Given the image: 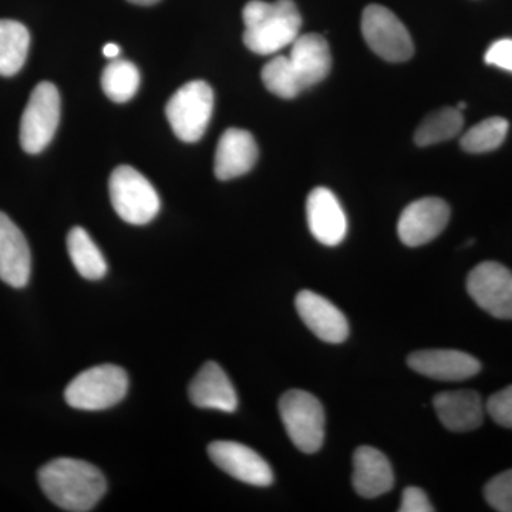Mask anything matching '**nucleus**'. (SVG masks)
I'll return each instance as SVG.
<instances>
[{"label": "nucleus", "mask_w": 512, "mask_h": 512, "mask_svg": "<svg viewBox=\"0 0 512 512\" xmlns=\"http://www.w3.org/2000/svg\"><path fill=\"white\" fill-rule=\"evenodd\" d=\"M485 412L498 426L512 429V386L494 393L485 404Z\"/></svg>", "instance_id": "cd10ccee"}, {"label": "nucleus", "mask_w": 512, "mask_h": 512, "mask_svg": "<svg viewBox=\"0 0 512 512\" xmlns=\"http://www.w3.org/2000/svg\"><path fill=\"white\" fill-rule=\"evenodd\" d=\"M288 57L302 90L323 82L332 69L329 43L316 33L296 37Z\"/></svg>", "instance_id": "a211bd4d"}, {"label": "nucleus", "mask_w": 512, "mask_h": 512, "mask_svg": "<svg viewBox=\"0 0 512 512\" xmlns=\"http://www.w3.org/2000/svg\"><path fill=\"white\" fill-rule=\"evenodd\" d=\"M306 217L313 237L326 247H336L348 234L345 211L328 188L318 187L309 194Z\"/></svg>", "instance_id": "4468645a"}, {"label": "nucleus", "mask_w": 512, "mask_h": 512, "mask_svg": "<svg viewBox=\"0 0 512 512\" xmlns=\"http://www.w3.org/2000/svg\"><path fill=\"white\" fill-rule=\"evenodd\" d=\"M60 121V94L55 84H37L20 120V146L28 154H39L55 137Z\"/></svg>", "instance_id": "0eeeda50"}, {"label": "nucleus", "mask_w": 512, "mask_h": 512, "mask_svg": "<svg viewBox=\"0 0 512 512\" xmlns=\"http://www.w3.org/2000/svg\"><path fill=\"white\" fill-rule=\"evenodd\" d=\"M362 33L370 49L387 62H407L413 57L414 45L409 30L392 10L384 6H367L362 16Z\"/></svg>", "instance_id": "6e6552de"}, {"label": "nucleus", "mask_w": 512, "mask_h": 512, "mask_svg": "<svg viewBox=\"0 0 512 512\" xmlns=\"http://www.w3.org/2000/svg\"><path fill=\"white\" fill-rule=\"evenodd\" d=\"M212 111L214 92L202 80L185 83L173 94L165 107L168 123L175 136L185 143H197L207 131Z\"/></svg>", "instance_id": "39448f33"}, {"label": "nucleus", "mask_w": 512, "mask_h": 512, "mask_svg": "<svg viewBox=\"0 0 512 512\" xmlns=\"http://www.w3.org/2000/svg\"><path fill=\"white\" fill-rule=\"evenodd\" d=\"M464 126V117L457 107H444L429 114L414 134L419 147L434 146L458 136Z\"/></svg>", "instance_id": "5701e85b"}, {"label": "nucleus", "mask_w": 512, "mask_h": 512, "mask_svg": "<svg viewBox=\"0 0 512 512\" xmlns=\"http://www.w3.org/2000/svg\"><path fill=\"white\" fill-rule=\"evenodd\" d=\"M484 497L495 511L512 512V470L504 471L488 481Z\"/></svg>", "instance_id": "bb28decb"}, {"label": "nucleus", "mask_w": 512, "mask_h": 512, "mask_svg": "<svg viewBox=\"0 0 512 512\" xmlns=\"http://www.w3.org/2000/svg\"><path fill=\"white\" fill-rule=\"evenodd\" d=\"M103 55L107 57V59H117L120 55V47L116 45V43H107L106 46L103 47Z\"/></svg>", "instance_id": "7c9ffc66"}, {"label": "nucleus", "mask_w": 512, "mask_h": 512, "mask_svg": "<svg viewBox=\"0 0 512 512\" xmlns=\"http://www.w3.org/2000/svg\"><path fill=\"white\" fill-rule=\"evenodd\" d=\"M32 255L25 235L8 215L0 212V281L12 288L28 285Z\"/></svg>", "instance_id": "2eb2a0df"}, {"label": "nucleus", "mask_w": 512, "mask_h": 512, "mask_svg": "<svg viewBox=\"0 0 512 512\" xmlns=\"http://www.w3.org/2000/svg\"><path fill=\"white\" fill-rule=\"evenodd\" d=\"M208 456L215 466L242 483L255 487L274 483V471L264 458L237 441H214L208 446Z\"/></svg>", "instance_id": "9b49d317"}, {"label": "nucleus", "mask_w": 512, "mask_h": 512, "mask_svg": "<svg viewBox=\"0 0 512 512\" xmlns=\"http://www.w3.org/2000/svg\"><path fill=\"white\" fill-rule=\"evenodd\" d=\"M295 306L303 323L316 338L332 345H339L348 339V319L328 299L312 291H301L296 296Z\"/></svg>", "instance_id": "f8f14e48"}, {"label": "nucleus", "mask_w": 512, "mask_h": 512, "mask_svg": "<svg viewBox=\"0 0 512 512\" xmlns=\"http://www.w3.org/2000/svg\"><path fill=\"white\" fill-rule=\"evenodd\" d=\"M433 406L441 424L454 433L473 431L483 424L485 407L474 390L441 392L434 397Z\"/></svg>", "instance_id": "6ab92c4d"}, {"label": "nucleus", "mask_w": 512, "mask_h": 512, "mask_svg": "<svg viewBox=\"0 0 512 512\" xmlns=\"http://www.w3.org/2000/svg\"><path fill=\"white\" fill-rule=\"evenodd\" d=\"M400 512H431L434 511L429 497L419 487H407L403 491L402 504L399 508Z\"/></svg>", "instance_id": "c756f323"}, {"label": "nucleus", "mask_w": 512, "mask_h": 512, "mask_svg": "<svg viewBox=\"0 0 512 512\" xmlns=\"http://www.w3.org/2000/svg\"><path fill=\"white\" fill-rule=\"evenodd\" d=\"M140 86V72L136 64L123 59H113L101 74L103 92L114 103H127L136 96Z\"/></svg>", "instance_id": "b1692460"}, {"label": "nucleus", "mask_w": 512, "mask_h": 512, "mask_svg": "<svg viewBox=\"0 0 512 512\" xmlns=\"http://www.w3.org/2000/svg\"><path fill=\"white\" fill-rule=\"evenodd\" d=\"M128 2L134 3V5L151 6L156 5L160 0H128Z\"/></svg>", "instance_id": "2f4dec72"}, {"label": "nucleus", "mask_w": 512, "mask_h": 512, "mask_svg": "<svg viewBox=\"0 0 512 512\" xmlns=\"http://www.w3.org/2000/svg\"><path fill=\"white\" fill-rule=\"evenodd\" d=\"M67 251L74 268L90 281H99L107 274V262L86 229L74 227L67 235Z\"/></svg>", "instance_id": "4be33fe9"}, {"label": "nucleus", "mask_w": 512, "mask_h": 512, "mask_svg": "<svg viewBox=\"0 0 512 512\" xmlns=\"http://www.w3.org/2000/svg\"><path fill=\"white\" fill-rule=\"evenodd\" d=\"M353 487L360 497L376 498L389 493L394 473L389 458L375 447L357 448L353 456Z\"/></svg>", "instance_id": "aec40b11"}, {"label": "nucleus", "mask_w": 512, "mask_h": 512, "mask_svg": "<svg viewBox=\"0 0 512 512\" xmlns=\"http://www.w3.org/2000/svg\"><path fill=\"white\" fill-rule=\"evenodd\" d=\"M466 107H467V104H466V103H464V101H461V103H460V104H458L457 109H458V110H464V109H466Z\"/></svg>", "instance_id": "473e14b6"}, {"label": "nucleus", "mask_w": 512, "mask_h": 512, "mask_svg": "<svg viewBox=\"0 0 512 512\" xmlns=\"http://www.w3.org/2000/svg\"><path fill=\"white\" fill-rule=\"evenodd\" d=\"M279 413L289 439L302 453L313 454L325 440V410L313 394L289 390L279 400Z\"/></svg>", "instance_id": "423d86ee"}, {"label": "nucleus", "mask_w": 512, "mask_h": 512, "mask_svg": "<svg viewBox=\"0 0 512 512\" xmlns=\"http://www.w3.org/2000/svg\"><path fill=\"white\" fill-rule=\"evenodd\" d=\"M127 390L126 370L116 365H100L74 377L66 387L64 399L73 409L99 412L119 404Z\"/></svg>", "instance_id": "7ed1b4c3"}, {"label": "nucleus", "mask_w": 512, "mask_h": 512, "mask_svg": "<svg viewBox=\"0 0 512 512\" xmlns=\"http://www.w3.org/2000/svg\"><path fill=\"white\" fill-rule=\"evenodd\" d=\"M109 191L111 205L128 224L146 225L160 212L156 188L130 165H120L111 173Z\"/></svg>", "instance_id": "20e7f679"}, {"label": "nucleus", "mask_w": 512, "mask_h": 512, "mask_svg": "<svg viewBox=\"0 0 512 512\" xmlns=\"http://www.w3.org/2000/svg\"><path fill=\"white\" fill-rule=\"evenodd\" d=\"M485 63L512 72V40L501 39L493 43L485 53Z\"/></svg>", "instance_id": "c85d7f7f"}, {"label": "nucleus", "mask_w": 512, "mask_h": 512, "mask_svg": "<svg viewBox=\"0 0 512 512\" xmlns=\"http://www.w3.org/2000/svg\"><path fill=\"white\" fill-rule=\"evenodd\" d=\"M266 89L281 99H295L303 92L291 60L286 56H276L265 64L261 73Z\"/></svg>", "instance_id": "a878e982"}, {"label": "nucleus", "mask_w": 512, "mask_h": 512, "mask_svg": "<svg viewBox=\"0 0 512 512\" xmlns=\"http://www.w3.org/2000/svg\"><path fill=\"white\" fill-rule=\"evenodd\" d=\"M190 400L201 409L234 413L238 409V396L234 384L218 363L207 362L190 384Z\"/></svg>", "instance_id": "f3484780"}, {"label": "nucleus", "mask_w": 512, "mask_h": 512, "mask_svg": "<svg viewBox=\"0 0 512 512\" xmlns=\"http://www.w3.org/2000/svg\"><path fill=\"white\" fill-rule=\"evenodd\" d=\"M30 47V33L16 20H0V76L18 74L25 66Z\"/></svg>", "instance_id": "412c9836"}, {"label": "nucleus", "mask_w": 512, "mask_h": 512, "mask_svg": "<svg viewBox=\"0 0 512 512\" xmlns=\"http://www.w3.org/2000/svg\"><path fill=\"white\" fill-rule=\"evenodd\" d=\"M39 484L46 497L64 511H92L107 491L99 468L76 458H56L40 468Z\"/></svg>", "instance_id": "f257e3e1"}, {"label": "nucleus", "mask_w": 512, "mask_h": 512, "mask_svg": "<svg viewBox=\"0 0 512 512\" xmlns=\"http://www.w3.org/2000/svg\"><path fill=\"white\" fill-rule=\"evenodd\" d=\"M450 207L441 198H421L407 205L400 215L397 232L407 247H420L439 237L450 220Z\"/></svg>", "instance_id": "9d476101"}, {"label": "nucleus", "mask_w": 512, "mask_h": 512, "mask_svg": "<svg viewBox=\"0 0 512 512\" xmlns=\"http://www.w3.org/2000/svg\"><path fill=\"white\" fill-rule=\"evenodd\" d=\"M244 43L256 55H274L299 36L302 16L293 0H251L242 12Z\"/></svg>", "instance_id": "f03ea898"}, {"label": "nucleus", "mask_w": 512, "mask_h": 512, "mask_svg": "<svg viewBox=\"0 0 512 512\" xmlns=\"http://www.w3.org/2000/svg\"><path fill=\"white\" fill-rule=\"evenodd\" d=\"M254 136L242 128H228L218 141L214 173L221 181L234 180L249 173L258 160Z\"/></svg>", "instance_id": "dca6fc26"}, {"label": "nucleus", "mask_w": 512, "mask_h": 512, "mask_svg": "<svg viewBox=\"0 0 512 512\" xmlns=\"http://www.w3.org/2000/svg\"><path fill=\"white\" fill-rule=\"evenodd\" d=\"M510 124L503 117H490L481 121L464 134L461 147L471 154L488 153L504 143Z\"/></svg>", "instance_id": "393cba45"}, {"label": "nucleus", "mask_w": 512, "mask_h": 512, "mask_svg": "<svg viewBox=\"0 0 512 512\" xmlns=\"http://www.w3.org/2000/svg\"><path fill=\"white\" fill-rule=\"evenodd\" d=\"M468 295L497 319L512 320V272L498 262H483L467 278Z\"/></svg>", "instance_id": "1a4fd4ad"}, {"label": "nucleus", "mask_w": 512, "mask_h": 512, "mask_svg": "<svg viewBox=\"0 0 512 512\" xmlns=\"http://www.w3.org/2000/svg\"><path fill=\"white\" fill-rule=\"evenodd\" d=\"M407 365L414 372L440 382H461L477 376L481 370V363L476 357L451 349L414 352L407 359Z\"/></svg>", "instance_id": "ddd939ff"}]
</instances>
